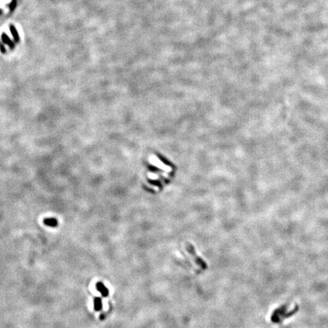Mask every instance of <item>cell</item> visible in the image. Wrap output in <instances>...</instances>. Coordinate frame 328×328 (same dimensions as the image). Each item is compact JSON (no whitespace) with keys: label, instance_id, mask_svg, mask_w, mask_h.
Listing matches in <instances>:
<instances>
[{"label":"cell","instance_id":"1","mask_svg":"<svg viewBox=\"0 0 328 328\" xmlns=\"http://www.w3.org/2000/svg\"><path fill=\"white\" fill-rule=\"evenodd\" d=\"M185 247L186 251L190 254V255L194 259L195 263V264H197L199 267H201V268L203 270L207 269V263L205 262V261H204L201 258H200V257L197 255L195 248V247H194L193 245L190 243V242H186V243L185 244Z\"/></svg>","mask_w":328,"mask_h":328},{"label":"cell","instance_id":"2","mask_svg":"<svg viewBox=\"0 0 328 328\" xmlns=\"http://www.w3.org/2000/svg\"><path fill=\"white\" fill-rule=\"evenodd\" d=\"M96 288L97 290L98 291L101 293V295H102L103 297H107V296H109V291H108L107 288H106V287H105L102 283H100V282L97 283Z\"/></svg>","mask_w":328,"mask_h":328},{"label":"cell","instance_id":"3","mask_svg":"<svg viewBox=\"0 0 328 328\" xmlns=\"http://www.w3.org/2000/svg\"><path fill=\"white\" fill-rule=\"evenodd\" d=\"M43 223L47 226H50V227H56L58 225V221L56 218H46L44 220H43Z\"/></svg>","mask_w":328,"mask_h":328},{"label":"cell","instance_id":"4","mask_svg":"<svg viewBox=\"0 0 328 328\" xmlns=\"http://www.w3.org/2000/svg\"><path fill=\"white\" fill-rule=\"evenodd\" d=\"M102 309V301L100 297H96L94 299V310L99 311Z\"/></svg>","mask_w":328,"mask_h":328},{"label":"cell","instance_id":"5","mask_svg":"<svg viewBox=\"0 0 328 328\" xmlns=\"http://www.w3.org/2000/svg\"><path fill=\"white\" fill-rule=\"evenodd\" d=\"M104 317H104L103 314H101V315H100V319H101V320H103V319H104Z\"/></svg>","mask_w":328,"mask_h":328}]
</instances>
